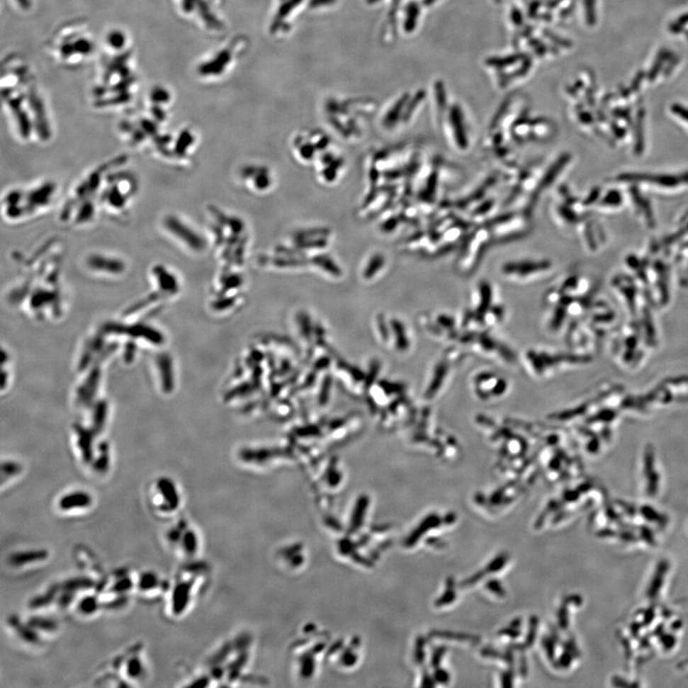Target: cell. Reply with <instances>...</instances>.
I'll use <instances>...</instances> for the list:
<instances>
[{
    "label": "cell",
    "instance_id": "cell-1",
    "mask_svg": "<svg viewBox=\"0 0 688 688\" xmlns=\"http://www.w3.org/2000/svg\"><path fill=\"white\" fill-rule=\"evenodd\" d=\"M687 402L688 376L670 377L660 380L645 393L628 394L625 401L624 414L650 415L656 411Z\"/></svg>",
    "mask_w": 688,
    "mask_h": 688
},
{
    "label": "cell",
    "instance_id": "cell-2",
    "mask_svg": "<svg viewBox=\"0 0 688 688\" xmlns=\"http://www.w3.org/2000/svg\"><path fill=\"white\" fill-rule=\"evenodd\" d=\"M653 350L645 334L635 322L624 325L616 331L611 344V353L616 363L625 370H636L643 366Z\"/></svg>",
    "mask_w": 688,
    "mask_h": 688
},
{
    "label": "cell",
    "instance_id": "cell-3",
    "mask_svg": "<svg viewBox=\"0 0 688 688\" xmlns=\"http://www.w3.org/2000/svg\"><path fill=\"white\" fill-rule=\"evenodd\" d=\"M640 458V479L641 490L646 495H659L662 486L660 466L653 446H644Z\"/></svg>",
    "mask_w": 688,
    "mask_h": 688
},
{
    "label": "cell",
    "instance_id": "cell-4",
    "mask_svg": "<svg viewBox=\"0 0 688 688\" xmlns=\"http://www.w3.org/2000/svg\"><path fill=\"white\" fill-rule=\"evenodd\" d=\"M552 267V264L548 261H533V260H526V261L508 262L504 264L502 272L507 276L515 278H528L543 273Z\"/></svg>",
    "mask_w": 688,
    "mask_h": 688
},
{
    "label": "cell",
    "instance_id": "cell-5",
    "mask_svg": "<svg viewBox=\"0 0 688 688\" xmlns=\"http://www.w3.org/2000/svg\"><path fill=\"white\" fill-rule=\"evenodd\" d=\"M621 181H644L654 183L663 188H675L684 183H688V172L684 175H651V174H624L619 177Z\"/></svg>",
    "mask_w": 688,
    "mask_h": 688
},
{
    "label": "cell",
    "instance_id": "cell-6",
    "mask_svg": "<svg viewBox=\"0 0 688 688\" xmlns=\"http://www.w3.org/2000/svg\"><path fill=\"white\" fill-rule=\"evenodd\" d=\"M164 224H166L168 231L171 232L175 237H178L179 239L185 241L191 248L200 249L204 246L202 240L197 237L196 232L191 231L190 227H186L179 219L169 216L164 221Z\"/></svg>",
    "mask_w": 688,
    "mask_h": 688
},
{
    "label": "cell",
    "instance_id": "cell-7",
    "mask_svg": "<svg viewBox=\"0 0 688 688\" xmlns=\"http://www.w3.org/2000/svg\"><path fill=\"white\" fill-rule=\"evenodd\" d=\"M29 103L30 106H32L33 112L35 114V123L38 125V131H40V134L43 139H47L49 134H50V130H49L47 119L45 116V108H43V101H41L40 96H38L37 92L34 89H30L29 91Z\"/></svg>",
    "mask_w": 688,
    "mask_h": 688
},
{
    "label": "cell",
    "instance_id": "cell-8",
    "mask_svg": "<svg viewBox=\"0 0 688 688\" xmlns=\"http://www.w3.org/2000/svg\"><path fill=\"white\" fill-rule=\"evenodd\" d=\"M91 501V497L86 492H73L60 499L59 506L64 511H71V509L86 508L90 506Z\"/></svg>",
    "mask_w": 688,
    "mask_h": 688
},
{
    "label": "cell",
    "instance_id": "cell-9",
    "mask_svg": "<svg viewBox=\"0 0 688 688\" xmlns=\"http://www.w3.org/2000/svg\"><path fill=\"white\" fill-rule=\"evenodd\" d=\"M21 103H23V98H9V106L16 118H18V122L19 128H21V132L23 136H28L30 132V123L28 117L26 112L21 109Z\"/></svg>",
    "mask_w": 688,
    "mask_h": 688
},
{
    "label": "cell",
    "instance_id": "cell-10",
    "mask_svg": "<svg viewBox=\"0 0 688 688\" xmlns=\"http://www.w3.org/2000/svg\"><path fill=\"white\" fill-rule=\"evenodd\" d=\"M89 263L92 268L106 271V272L120 273L122 272L123 269L122 262L115 261L113 259H106L101 256L91 257Z\"/></svg>",
    "mask_w": 688,
    "mask_h": 688
},
{
    "label": "cell",
    "instance_id": "cell-11",
    "mask_svg": "<svg viewBox=\"0 0 688 688\" xmlns=\"http://www.w3.org/2000/svg\"><path fill=\"white\" fill-rule=\"evenodd\" d=\"M158 487L162 493H163L164 500L169 504V509H176L178 502H179V498H178L176 490H175L171 482L162 480L159 482Z\"/></svg>",
    "mask_w": 688,
    "mask_h": 688
},
{
    "label": "cell",
    "instance_id": "cell-12",
    "mask_svg": "<svg viewBox=\"0 0 688 688\" xmlns=\"http://www.w3.org/2000/svg\"><path fill=\"white\" fill-rule=\"evenodd\" d=\"M46 556H47L46 553L41 552V551H38V552L18 553L11 556V561L15 565H23V564L40 561L41 559H45Z\"/></svg>",
    "mask_w": 688,
    "mask_h": 688
},
{
    "label": "cell",
    "instance_id": "cell-13",
    "mask_svg": "<svg viewBox=\"0 0 688 688\" xmlns=\"http://www.w3.org/2000/svg\"><path fill=\"white\" fill-rule=\"evenodd\" d=\"M188 586L186 585H178L175 587L174 597H172V607H174V614H179L186 605L188 599Z\"/></svg>",
    "mask_w": 688,
    "mask_h": 688
},
{
    "label": "cell",
    "instance_id": "cell-14",
    "mask_svg": "<svg viewBox=\"0 0 688 688\" xmlns=\"http://www.w3.org/2000/svg\"><path fill=\"white\" fill-rule=\"evenodd\" d=\"M570 159L571 158H570V155L568 154L561 156V158L556 163L553 164L552 169H550L546 175H545L543 186L551 185V183L560 174L564 167L569 163Z\"/></svg>",
    "mask_w": 688,
    "mask_h": 688
},
{
    "label": "cell",
    "instance_id": "cell-15",
    "mask_svg": "<svg viewBox=\"0 0 688 688\" xmlns=\"http://www.w3.org/2000/svg\"><path fill=\"white\" fill-rule=\"evenodd\" d=\"M130 333L134 336H142L150 341L157 342V344L162 342V336L159 335L157 332L150 330V328L136 326V327L131 328Z\"/></svg>",
    "mask_w": 688,
    "mask_h": 688
},
{
    "label": "cell",
    "instance_id": "cell-16",
    "mask_svg": "<svg viewBox=\"0 0 688 688\" xmlns=\"http://www.w3.org/2000/svg\"><path fill=\"white\" fill-rule=\"evenodd\" d=\"M157 585L158 580L156 575H153L152 573H147V574L142 575L139 582V587L141 590H150V588H154Z\"/></svg>",
    "mask_w": 688,
    "mask_h": 688
},
{
    "label": "cell",
    "instance_id": "cell-17",
    "mask_svg": "<svg viewBox=\"0 0 688 688\" xmlns=\"http://www.w3.org/2000/svg\"><path fill=\"white\" fill-rule=\"evenodd\" d=\"M162 369L164 370V388L171 390L172 388V378H171V361H168V359H162L161 366Z\"/></svg>",
    "mask_w": 688,
    "mask_h": 688
},
{
    "label": "cell",
    "instance_id": "cell-18",
    "mask_svg": "<svg viewBox=\"0 0 688 688\" xmlns=\"http://www.w3.org/2000/svg\"><path fill=\"white\" fill-rule=\"evenodd\" d=\"M108 43L111 45V47L115 49L123 48L125 43V35L120 31L112 32L111 34L108 35Z\"/></svg>",
    "mask_w": 688,
    "mask_h": 688
},
{
    "label": "cell",
    "instance_id": "cell-19",
    "mask_svg": "<svg viewBox=\"0 0 688 688\" xmlns=\"http://www.w3.org/2000/svg\"><path fill=\"white\" fill-rule=\"evenodd\" d=\"M73 45L75 52L82 55H89L93 49L91 43L89 40H84V38H79V40L73 43Z\"/></svg>",
    "mask_w": 688,
    "mask_h": 688
},
{
    "label": "cell",
    "instance_id": "cell-20",
    "mask_svg": "<svg viewBox=\"0 0 688 688\" xmlns=\"http://www.w3.org/2000/svg\"><path fill=\"white\" fill-rule=\"evenodd\" d=\"M142 663L141 660L139 659H131L128 663V675L132 677V678H136L139 677L140 674L142 672Z\"/></svg>",
    "mask_w": 688,
    "mask_h": 688
},
{
    "label": "cell",
    "instance_id": "cell-21",
    "mask_svg": "<svg viewBox=\"0 0 688 688\" xmlns=\"http://www.w3.org/2000/svg\"><path fill=\"white\" fill-rule=\"evenodd\" d=\"M79 608H81L82 613H94L96 608H97V602L93 597H86V599H82L81 603H79Z\"/></svg>",
    "mask_w": 688,
    "mask_h": 688
},
{
    "label": "cell",
    "instance_id": "cell-22",
    "mask_svg": "<svg viewBox=\"0 0 688 688\" xmlns=\"http://www.w3.org/2000/svg\"><path fill=\"white\" fill-rule=\"evenodd\" d=\"M152 98L155 103H167L169 101V94L167 90L157 87L152 93Z\"/></svg>",
    "mask_w": 688,
    "mask_h": 688
},
{
    "label": "cell",
    "instance_id": "cell-23",
    "mask_svg": "<svg viewBox=\"0 0 688 688\" xmlns=\"http://www.w3.org/2000/svg\"><path fill=\"white\" fill-rule=\"evenodd\" d=\"M32 625L33 626L37 627V628L45 630V631H49V630H53L55 628L54 622L49 621L47 619H34L32 621Z\"/></svg>",
    "mask_w": 688,
    "mask_h": 688
},
{
    "label": "cell",
    "instance_id": "cell-24",
    "mask_svg": "<svg viewBox=\"0 0 688 688\" xmlns=\"http://www.w3.org/2000/svg\"><path fill=\"white\" fill-rule=\"evenodd\" d=\"M671 111L676 114V116L681 118V119L685 120L688 123V109L685 108L684 106L681 104H674Z\"/></svg>",
    "mask_w": 688,
    "mask_h": 688
},
{
    "label": "cell",
    "instance_id": "cell-25",
    "mask_svg": "<svg viewBox=\"0 0 688 688\" xmlns=\"http://www.w3.org/2000/svg\"><path fill=\"white\" fill-rule=\"evenodd\" d=\"M621 202V194L616 193V191H614V193H611L608 194L607 198L603 200V203H604L605 205H619V203Z\"/></svg>",
    "mask_w": 688,
    "mask_h": 688
},
{
    "label": "cell",
    "instance_id": "cell-26",
    "mask_svg": "<svg viewBox=\"0 0 688 688\" xmlns=\"http://www.w3.org/2000/svg\"><path fill=\"white\" fill-rule=\"evenodd\" d=\"M60 52H62V56L64 57H70L71 55L75 52V48H74L73 43H69V41H68V43H65L64 45L62 46Z\"/></svg>",
    "mask_w": 688,
    "mask_h": 688
},
{
    "label": "cell",
    "instance_id": "cell-27",
    "mask_svg": "<svg viewBox=\"0 0 688 688\" xmlns=\"http://www.w3.org/2000/svg\"><path fill=\"white\" fill-rule=\"evenodd\" d=\"M152 112H153V113L155 114V117L157 118V119H159V120H163L164 119V113L163 111H162L161 108H158L157 106H155V108L152 109Z\"/></svg>",
    "mask_w": 688,
    "mask_h": 688
},
{
    "label": "cell",
    "instance_id": "cell-28",
    "mask_svg": "<svg viewBox=\"0 0 688 688\" xmlns=\"http://www.w3.org/2000/svg\"><path fill=\"white\" fill-rule=\"evenodd\" d=\"M16 1H18V4L23 7V9H28L30 7L29 0H16Z\"/></svg>",
    "mask_w": 688,
    "mask_h": 688
}]
</instances>
